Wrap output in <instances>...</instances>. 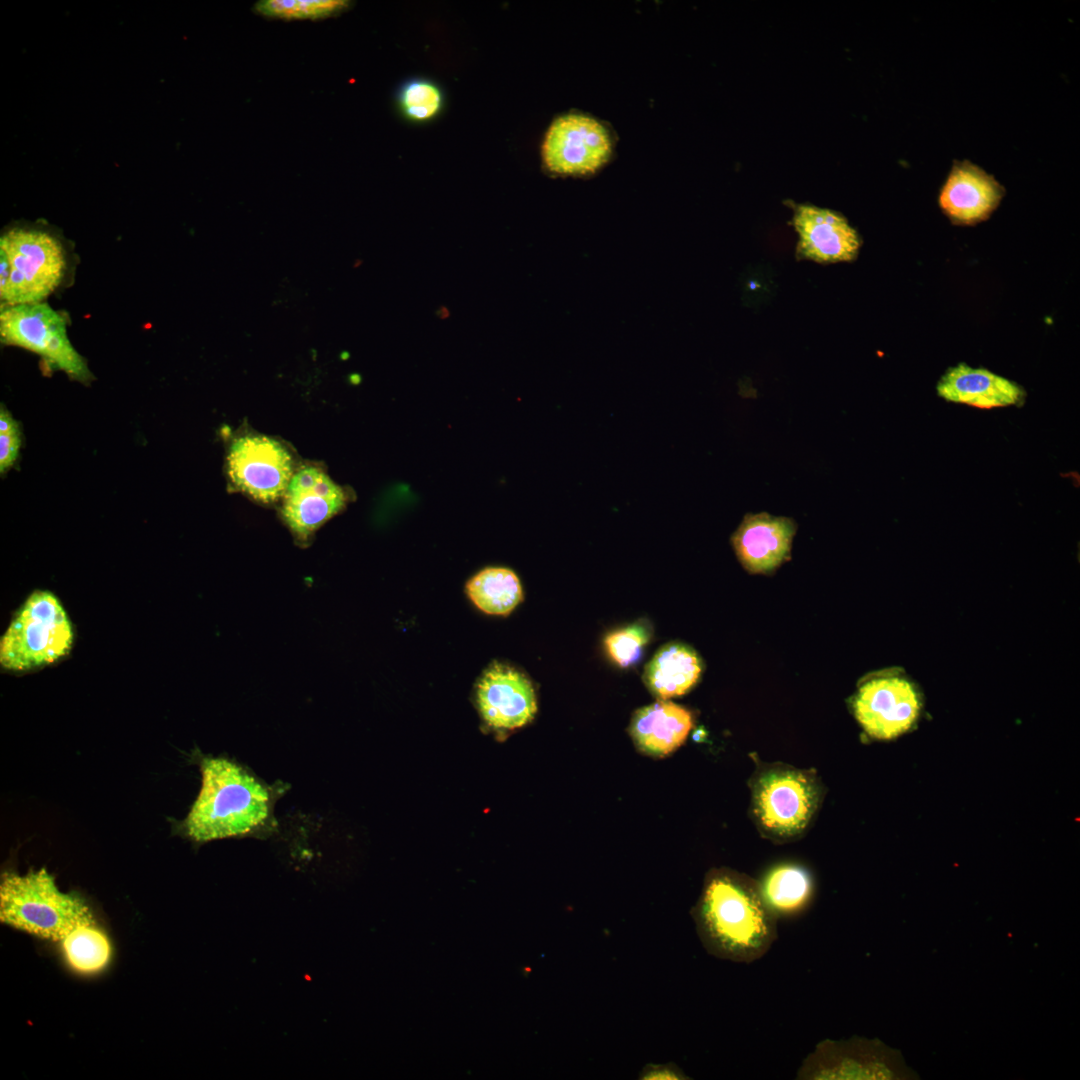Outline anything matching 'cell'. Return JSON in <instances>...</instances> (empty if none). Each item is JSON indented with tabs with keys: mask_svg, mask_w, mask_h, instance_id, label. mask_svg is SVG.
Instances as JSON below:
<instances>
[{
	"mask_svg": "<svg viewBox=\"0 0 1080 1080\" xmlns=\"http://www.w3.org/2000/svg\"><path fill=\"white\" fill-rule=\"evenodd\" d=\"M697 935L708 954L752 963L777 939V918L766 905L758 882L729 870L711 871L691 910Z\"/></svg>",
	"mask_w": 1080,
	"mask_h": 1080,
	"instance_id": "7a4b0ae2",
	"label": "cell"
},
{
	"mask_svg": "<svg viewBox=\"0 0 1080 1080\" xmlns=\"http://www.w3.org/2000/svg\"><path fill=\"white\" fill-rule=\"evenodd\" d=\"M201 788L180 823L184 836L197 843L233 837L270 836L277 830L274 806L284 784L268 785L253 772L225 757L199 760Z\"/></svg>",
	"mask_w": 1080,
	"mask_h": 1080,
	"instance_id": "6da1fadb",
	"label": "cell"
},
{
	"mask_svg": "<svg viewBox=\"0 0 1080 1080\" xmlns=\"http://www.w3.org/2000/svg\"><path fill=\"white\" fill-rule=\"evenodd\" d=\"M466 592L477 608L490 615H508L523 599L517 575L503 567L477 573L468 581Z\"/></svg>",
	"mask_w": 1080,
	"mask_h": 1080,
	"instance_id": "44dd1931",
	"label": "cell"
},
{
	"mask_svg": "<svg viewBox=\"0 0 1080 1080\" xmlns=\"http://www.w3.org/2000/svg\"><path fill=\"white\" fill-rule=\"evenodd\" d=\"M793 225L798 233L797 255L818 263L851 262L861 238L840 213L810 204L796 206Z\"/></svg>",
	"mask_w": 1080,
	"mask_h": 1080,
	"instance_id": "4fadbf2b",
	"label": "cell"
},
{
	"mask_svg": "<svg viewBox=\"0 0 1080 1080\" xmlns=\"http://www.w3.org/2000/svg\"><path fill=\"white\" fill-rule=\"evenodd\" d=\"M758 884L766 905L777 919L801 912L808 905L813 891L808 872L793 864L774 867Z\"/></svg>",
	"mask_w": 1080,
	"mask_h": 1080,
	"instance_id": "ffe728a7",
	"label": "cell"
},
{
	"mask_svg": "<svg viewBox=\"0 0 1080 1080\" xmlns=\"http://www.w3.org/2000/svg\"><path fill=\"white\" fill-rule=\"evenodd\" d=\"M650 635L647 625L636 623L609 633L604 639V646L617 665L628 667L640 659Z\"/></svg>",
	"mask_w": 1080,
	"mask_h": 1080,
	"instance_id": "cb8c5ba5",
	"label": "cell"
},
{
	"mask_svg": "<svg viewBox=\"0 0 1080 1080\" xmlns=\"http://www.w3.org/2000/svg\"><path fill=\"white\" fill-rule=\"evenodd\" d=\"M936 391L947 402L980 409L1020 407L1027 397L1025 389L1015 381L966 363L948 368L939 379Z\"/></svg>",
	"mask_w": 1080,
	"mask_h": 1080,
	"instance_id": "e0dca14e",
	"label": "cell"
},
{
	"mask_svg": "<svg viewBox=\"0 0 1080 1080\" xmlns=\"http://www.w3.org/2000/svg\"><path fill=\"white\" fill-rule=\"evenodd\" d=\"M0 337L5 345L39 355L72 380L87 384L93 379L86 360L68 338L66 319L45 302L2 307Z\"/></svg>",
	"mask_w": 1080,
	"mask_h": 1080,
	"instance_id": "52a82bcc",
	"label": "cell"
},
{
	"mask_svg": "<svg viewBox=\"0 0 1080 1080\" xmlns=\"http://www.w3.org/2000/svg\"><path fill=\"white\" fill-rule=\"evenodd\" d=\"M282 515L292 532L306 540L341 511L347 494L322 470L306 466L293 474L284 494Z\"/></svg>",
	"mask_w": 1080,
	"mask_h": 1080,
	"instance_id": "7c38bea8",
	"label": "cell"
},
{
	"mask_svg": "<svg viewBox=\"0 0 1080 1080\" xmlns=\"http://www.w3.org/2000/svg\"><path fill=\"white\" fill-rule=\"evenodd\" d=\"M0 920L36 937L61 942L76 927L95 921L85 900L60 891L45 868L20 875L4 873Z\"/></svg>",
	"mask_w": 1080,
	"mask_h": 1080,
	"instance_id": "3957f363",
	"label": "cell"
},
{
	"mask_svg": "<svg viewBox=\"0 0 1080 1080\" xmlns=\"http://www.w3.org/2000/svg\"><path fill=\"white\" fill-rule=\"evenodd\" d=\"M228 474L237 489L255 500L273 503L284 496L293 476L292 458L277 441L247 435L235 439L229 449Z\"/></svg>",
	"mask_w": 1080,
	"mask_h": 1080,
	"instance_id": "9c48e42d",
	"label": "cell"
},
{
	"mask_svg": "<svg viewBox=\"0 0 1080 1080\" xmlns=\"http://www.w3.org/2000/svg\"><path fill=\"white\" fill-rule=\"evenodd\" d=\"M399 103L402 111L409 118L426 120L440 110L442 95L434 84L425 80H414L402 87Z\"/></svg>",
	"mask_w": 1080,
	"mask_h": 1080,
	"instance_id": "d4e9b609",
	"label": "cell"
},
{
	"mask_svg": "<svg viewBox=\"0 0 1080 1080\" xmlns=\"http://www.w3.org/2000/svg\"><path fill=\"white\" fill-rule=\"evenodd\" d=\"M343 0H263L255 11L263 16L285 20H317L332 16L348 6Z\"/></svg>",
	"mask_w": 1080,
	"mask_h": 1080,
	"instance_id": "603a6c76",
	"label": "cell"
},
{
	"mask_svg": "<svg viewBox=\"0 0 1080 1080\" xmlns=\"http://www.w3.org/2000/svg\"><path fill=\"white\" fill-rule=\"evenodd\" d=\"M641 1080H687L690 1079L675 1063L647 1064L639 1074Z\"/></svg>",
	"mask_w": 1080,
	"mask_h": 1080,
	"instance_id": "4316f807",
	"label": "cell"
},
{
	"mask_svg": "<svg viewBox=\"0 0 1080 1080\" xmlns=\"http://www.w3.org/2000/svg\"><path fill=\"white\" fill-rule=\"evenodd\" d=\"M0 262L9 272L0 289L1 308L43 302L60 285L65 271L61 243L37 229L14 228L0 238Z\"/></svg>",
	"mask_w": 1080,
	"mask_h": 1080,
	"instance_id": "5b68a950",
	"label": "cell"
},
{
	"mask_svg": "<svg viewBox=\"0 0 1080 1080\" xmlns=\"http://www.w3.org/2000/svg\"><path fill=\"white\" fill-rule=\"evenodd\" d=\"M610 149L607 131L599 122L583 115H566L548 129L543 159L552 172L585 174L600 167Z\"/></svg>",
	"mask_w": 1080,
	"mask_h": 1080,
	"instance_id": "8fae6325",
	"label": "cell"
},
{
	"mask_svg": "<svg viewBox=\"0 0 1080 1080\" xmlns=\"http://www.w3.org/2000/svg\"><path fill=\"white\" fill-rule=\"evenodd\" d=\"M20 424L7 408L0 409V472L6 474L17 462L21 447Z\"/></svg>",
	"mask_w": 1080,
	"mask_h": 1080,
	"instance_id": "484cf974",
	"label": "cell"
},
{
	"mask_svg": "<svg viewBox=\"0 0 1080 1080\" xmlns=\"http://www.w3.org/2000/svg\"><path fill=\"white\" fill-rule=\"evenodd\" d=\"M1004 195L994 176L968 160L954 161L938 203L953 224L971 226L989 219Z\"/></svg>",
	"mask_w": 1080,
	"mask_h": 1080,
	"instance_id": "9a60e30c",
	"label": "cell"
},
{
	"mask_svg": "<svg viewBox=\"0 0 1080 1080\" xmlns=\"http://www.w3.org/2000/svg\"><path fill=\"white\" fill-rule=\"evenodd\" d=\"M701 663L688 646L670 643L660 648L645 668L650 691L662 700L686 693L698 680Z\"/></svg>",
	"mask_w": 1080,
	"mask_h": 1080,
	"instance_id": "d6986e66",
	"label": "cell"
},
{
	"mask_svg": "<svg viewBox=\"0 0 1080 1080\" xmlns=\"http://www.w3.org/2000/svg\"><path fill=\"white\" fill-rule=\"evenodd\" d=\"M477 703L484 721L497 730H513L531 721L536 697L530 681L517 670L493 664L477 686Z\"/></svg>",
	"mask_w": 1080,
	"mask_h": 1080,
	"instance_id": "5bb4252c",
	"label": "cell"
},
{
	"mask_svg": "<svg viewBox=\"0 0 1080 1080\" xmlns=\"http://www.w3.org/2000/svg\"><path fill=\"white\" fill-rule=\"evenodd\" d=\"M797 1079L911 1080L918 1076L898 1050L878 1039L854 1036L819 1042L803 1061Z\"/></svg>",
	"mask_w": 1080,
	"mask_h": 1080,
	"instance_id": "ba28073f",
	"label": "cell"
},
{
	"mask_svg": "<svg viewBox=\"0 0 1080 1080\" xmlns=\"http://www.w3.org/2000/svg\"><path fill=\"white\" fill-rule=\"evenodd\" d=\"M692 724V716L687 709L662 700L635 713L631 734L642 751L663 756L684 742Z\"/></svg>",
	"mask_w": 1080,
	"mask_h": 1080,
	"instance_id": "ac0fdd59",
	"label": "cell"
},
{
	"mask_svg": "<svg viewBox=\"0 0 1080 1080\" xmlns=\"http://www.w3.org/2000/svg\"><path fill=\"white\" fill-rule=\"evenodd\" d=\"M61 948L69 966L82 974L103 970L112 951L107 935L96 921L76 927L61 941Z\"/></svg>",
	"mask_w": 1080,
	"mask_h": 1080,
	"instance_id": "7402d4cb",
	"label": "cell"
},
{
	"mask_svg": "<svg viewBox=\"0 0 1080 1080\" xmlns=\"http://www.w3.org/2000/svg\"><path fill=\"white\" fill-rule=\"evenodd\" d=\"M820 797V786L810 772L771 766L754 778L752 811L762 833L775 841H787L807 828Z\"/></svg>",
	"mask_w": 1080,
	"mask_h": 1080,
	"instance_id": "8992f818",
	"label": "cell"
},
{
	"mask_svg": "<svg viewBox=\"0 0 1080 1080\" xmlns=\"http://www.w3.org/2000/svg\"><path fill=\"white\" fill-rule=\"evenodd\" d=\"M920 707L914 685L894 674L864 682L853 700L858 722L869 736L877 739H892L908 731Z\"/></svg>",
	"mask_w": 1080,
	"mask_h": 1080,
	"instance_id": "30bf717a",
	"label": "cell"
},
{
	"mask_svg": "<svg viewBox=\"0 0 1080 1080\" xmlns=\"http://www.w3.org/2000/svg\"><path fill=\"white\" fill-rule=\"evenodd\" d=\"M796 523L760 512L747 514L731 537L736 556L750 573L768 574L790 558Z\"/></svg>",
	"mask_w": 1080,
	"mask_h": 1080,
	"instance_id": "2e32d148",
	"label": "cell"
},
{
	"mask_svg": "<svg viewBox=\"0 0 1080 1080\" xmlns=\"http://www.w3.org/2000/svg\"><path fill=\"white\" fill-rule=\"evenodd\" d=\"M71 621L59 599L47 590L32 592L0 640V665L27 671L56 662L73 645Z\"/></svg>",
	"mask_w": 1080,
	"mask_h": 1080,
	"instance_id": "277c9868",
	"label": "cell"
}]
</instances>
